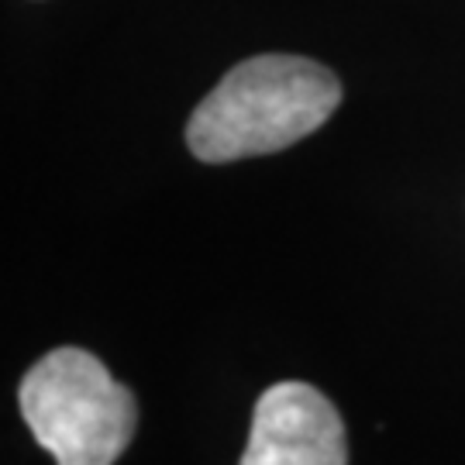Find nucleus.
I'll return each mask as SVG.
<instances>
[{"mask_svg":"<svg viewBox=\"0 0 465 465\" xmlns=\"http://www.w3.org/2000/svg\"><path fill=\"white\" fill-rule=\"evenodd\" d=\"M242 465H349L345 420L307 382H276L255 400Z\"/></svg>","mask_w":465,"mask_h":465,"instance_id":"3","label":"nucleus"},{"mask_svg":"<svg viewBox=\"0 0 465 465\" xmlns=\"http://www.w3.org/2000/svg\"><path fill=\"white\" fill-rule=\"evenodd\" d=\"M341 104V80L303 55L266 52L224 73L186 121V145L200 163L272 155L314 134Z\"/></svg>","mask_w":465,"mask_h":465,"instance_id":"1","label":"nucleus"},{"mask_svg":"<svg viewBox=\"0 0 465 465\" xmlns=\"http://www.w3.org/2000/svg\"><path fill=\"white\" fill-rule=\"evenodd\" d=\"M21 417L55 465H114L138 424L134 393L86 349H52L21 380Z\"/></svg>","mask_w":465,"mask_h":465,"instance_id":"2","label":"nucleus"}]
</instances>
